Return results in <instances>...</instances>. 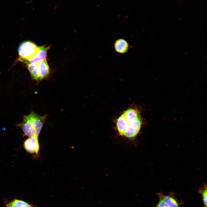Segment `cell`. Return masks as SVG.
Masks as SVG:
<instances>
[{
  "label": "cell",
  "instance_id": "6da1fadb",
  "mask_svg": "<svg viewBox=\"0 0 207 207\" xmlns=\"http://www.w3.org/2000/svg\"><path fill=\"white\" fill-rule=\"evenodd\" d=\"M143 124V118L139 110L131 108L124 111L118 117L116 126L120 136L131 139L138 135Z\"/></svg>",
  "mask_w": 207,
  "mask_h": 207
},
{
  "label": "cell",
  "instance_id": "7a4b0ae2",
  "mask_svg": "<svg viewBox=\"0 0 207 207\" xmlns=\"http://www.w3.org/2000/svg\"><path fill=\"white\" fill-rule=\"evenodd\" d=\"M46 116L32 112L24 116L21 122L17 124L22 130L23 135L29 137H38Z\"/></svg>",
  "mask_w": 207,
  "mask_h": 207
},
{
  "label": "cell",
  "instance_id": "3957f363",
  "mask_svg": "<svg viewBox=\"0 0 207 207\" xmlns=\"http://www.w3.org/2000/svg\"><path fill=\"white\" fill-rule=\"evenodd\" d=\"M38 49V47L32 42L26 41L22 42L18 50L19 60L26 62L36 54Z\"/></svg>",
  "mask_w": 207,
  "mask_h": 207
},
{
  "label": "cell",
  "instance_id": "277c9868",
  "mask_svg": "<svg viewBox=\"0 0 207 207\" xmlns=\"http://www.w3.org/2000/svg\"><path fill=\"white\" fill-rule=\"evenodd\" d=\"M23 146L28 153L38 154L40 147L38 137H29L24 141Z\"/></svg>",
  "mask_w": 207,
  "mask_h": 207
},
{
  "label": "cell",
  "instance_id": "5b68a950",
  "mask_svg": "<svg viewBox=\"0 0 207 207\" xmlns=\"http://www.w3.org/2000/svg\"><path fill=\"white\" fill-rule=\"evenodd\" d=\"M159 195L169 207H180L181 202L177 200L175 193H170L168 195H165L162 192L157 193Z\"/></svg>",
  "mask_w": 207,
  "mask_h": 207
},
{
  "label": "cell",
  "instance_id": "8992f818",
  "mask_svg": "<svg viewBox=\"0 0 207 207\" xmlns=\"http://www.w3.org/2000/svg\"><path fill=\"white\" fill-rule=\"evenodd\" d=\"M49 47H38V49L36 54L32 58L27 60L25 63H37L42 60L46 59L47 53Z\"/></svg>",
  "mask_w": 207,
  "mask_h": 207
},
{
  "label": "cell",
  "instance_id": "52a82bcc",
  "mask_svg": "<svg viewBox=\"0 0 207 207\" xmlns=\"http://www.w3.org/2000/svg\"><path fill=\"white\" fill-rule=\"evenodd\" d=\"M39 71L41 80L46 78L49 75V68L46 59L37 63Z\"/></svg>",
  "mask_w": 207,
  "mask_h": 207
},
{
  "label": "cell",
  "instance_id": "ba28073f",
  "mask_svg": "<svg viewBox=\"0 0 207 207\" xmlns=\"http://www.w3.org/2000/svg\"><path fill=\"white\" fill-rule=\"evenodd\" d=\"M115 51L120 53H126L129 48V44L128 42L123 39H119L115 41L114 44Z\"/></svg>",
  "mask_w": 207,
  "mask_h": 207
},
{
  "label": "cell",
  "instance_id": "9c48e42d",
  "mask_svg": "<svg viewBox=\"0 0 207 207\" xmlns=\"http://www.w3.org/2000/svg\"><path fill=\"white\" fill-rule=\"evenodd\" d=\"M4 203L5 207H35L34 205L17 199H14L9 201L5 200Z\"/></svg>",
  "mask_w": 207,
  "mask_h": 207
},
{
  "label": "cell",
  "instance_id": "30bf717a",
  "mask_svg": "<svg viewBox=\"0 0 207 207\" xmlns=\"http://www.w3.org/2000/svg\"><path fill=\"white\" fill-rule=\"evenodd\" d=\"M27 67L32 78L36 81H41L38 68L37 63L28 64Z\"/></svg>",
  "mask_w": 207,
  "mask_h": 207
},
{
  "label": "cell",
  "instance_id": "8fae6325",
  "mask_svg": "<svg viewBox=\"0 0 207 207\" xmlns=\"http://www.w3.org/2000/svg\"><path fill=\"white\" fill-rule=\"evenodd\" d=\"M207 186L206 184H204L202 187L200 188L198 190L199 193L202 195L203 207H207Z\"/></svg>",
  "mask_w": 207,
  "mask_h": 207
},
{
  "label": "cell",
  "instance_id": "7c38bea8",
  "mask_svg": "<svg viewBox=\"0 0 207 207\" xmlns=\"http://www.w3.org/2000/svg\"><path fill=\"white\" fill-rule=\"evenodd\" d=\"M157 195L159 198V201L155 207H169L161 197L159 195Z\"/></svg>",
  "mask_w": 207,
  "mask_h": 207
}]
</instances>
